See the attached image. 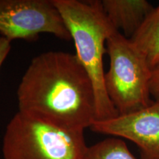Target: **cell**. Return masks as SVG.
<instances>
[{
    "mask_svg": "<svg viewBox=\"0 0 159 159\" xmlns=\"http://www.w3.org/2000/svg\"><path fill=\"white\" fill-rule=\"evenodd\" d=\"M19 111L63 128L83 130L96 121V97L76 55L49 51L33 59L17 90Z\"/></svg>",
    "mask_w": 159,
    "mask_h": 159,
    "instance_id": "cell-1",
    "label": "cell"
},
{
    "mask_svg": "<svg viewBox=\"0 0 159 159\" xmlns=\"http://www.w3.org/2000/svg\"><path fill=\"white\" fill-rule=\"evenodd\" d=\"M74 41L76 55L88 73L96 97V121L119 115L105 87L103 56L107 40L116 29L102 10L101 1L53 0Z\"/></svg>",
    "mask_w": 159,
    "mask_h": 159,
    "instance_id": "cell-2",
    "label": "cell"
},
{
    "mask_svg": "<svg viewBox=\"0 0 159 159\" xmlns=\"http://www.w3.org/2000/svg\"><path fill=\"white\" fill-rule=\"evenodd\" d=\"M83 133L19 111L6 127L3 159H85Z\"/></svg>",
    "mask_w": 159,
    "mask_h": 159,
    "instance_id": "cell-3",
    "label": "cell"
},
{
    "mask_svg": "<svg viewBox=\"0 0 159 159\" xmlns=\"http://www.w3.org/2000/svg\"><path fill=\"white\" fill-rule=\"evenodd\" d=\"M110 65L105 74L107 94L119 115L147 108L151 99L152 69L129 39L115 30L106 42Z\"/></svg>",
    "mask_w": 159,
    "mask_h": 159,
    "instance_id": "cell-4",
    "label": "cell"
},
{
    "mask_svg": "<svg viewBox=\"0 0 159 159\" xmlns=\"http://www.w3.org/2000/svg\"><path fill=\"white\" fill-rule=\"evenodd\" d=\"M41 33L70 41L53 0H0V35L9 41H34Z\"/></svg>",
    "mask_w": 159,
    "mask_h": 159,
    "instance_id": "cell-5",
    "label": "cell"
},
{
    "mask_svg": "<svg viewBox=\"0 0 159 159\" xmlns=\"http://www.w3.org/2000/svg\"><path fill=\"white\" fill-rule=\"evenodd\" d=\"M90 129L131 141L139 148L141 159H159V101L130 114L95 121Z\"/></svg>",
    "mask_w": 159,
    "mask_h": 159,
    "instance_id": "cell-6",
    "label": "cell"
},
{
    "mask_svg": "<svg viewBox=\"0 0 159 159\" xmlns=\"http://www.w3.org/2000/svg\"><path fill=\"white\" fill-rule=\"evenodd\" d=\"M101 4L113 27L129 39L154 8L147 0H102Z\"/></svg>",
    "mask_w": 159,
    "mask_h": 159,
    "instance_id": "cell-7",
    "label": "cell"
},
{
    "mask_svg": "<svg viewBox=\"0 0 159 159\" xmlns=\"http://www.w3.org/2000/svg\"><path fill=\"white\" fill-rule=\"evenodd\" d=\"M130 40L152 70L159 66V5L154 7Z\"/></svg>",
    "mask_w": 159,
    "mask_h": 159,
    "instance_id": "cell-8",
    "label": "cell"
},
{
    "mask_svg": "<svg viewBox=\"0 0 159 159\" xmlns=\"http://www.w3.org/2000/svg\"><path fill=\"white\" fill-rule=\"evenodd\" d=\"M85 159H137L126 143L117 137L105 139L88 148Z\"/></svg>",
    "mask_w": 159,
    "mask_h": 159,
    "instance_id": "cell-9",
    "label": "cell"
},
{
    "mask_svg": "<svg viewBox=\"0 0 159 159\" xmlns=\"http://www.w3.org/2000/svg\"><path fill=\"white\" fill-rule=\"evenodd\" d=\"M150 93L155 101H159V66L152 70L150 81Z\"/></svg>",
    "mask_w": 159,
    "mask_h": 159,
    "instance_id": "cell-10",
    "label": "cell"
},
{
    "mask_svg": "<svg viewBox=\"0 0 159 159\" xmlns=\"http://www.w3.org/2000/svg\"><path fill=\"white\" fill-rule=\"evenodd\" d=\"M11 41L0 35V70L3 63L5 62V59L11 52Z\"/></svg>",
    "mask_w": 159,
    "mask_h": 159,
    "instance_id": "cell-11",
    "label": "cell"
}]
</instances>
